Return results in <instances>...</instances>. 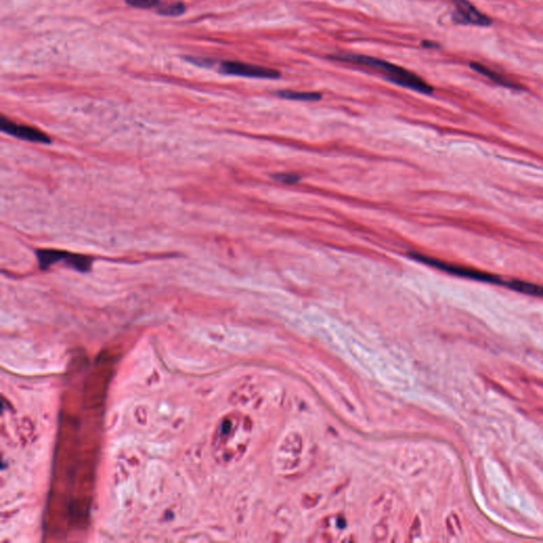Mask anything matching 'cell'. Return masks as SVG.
Returning <instances> with one entry per match:
<instances>
[{
    "label": "cell",
    "instance_id": "obj_1",
    "mask_svg": "<svg viewBox=\"0 0 543 543\" xmlns=\"http://www.w3.org/2000/svg\"><path fill=\"white\" fill-rule=\"evenodd\" d=\"M335 61L341 62L350 63V64L361 65L366 66L370 69H376L380 73H384L387 80L397 84L399 86L409 88V89L416 90L422 94H431L433 88L427 82L423 81L421 78L416 75L415 73L397 66V65L391 64L385 62L383 59H376V57H368V55H333Z\"/></svg>",
    "mask_w": 543,
    "mask_h": 543
},
{
    "label": "cell",
    "instance_id": "obj_2",
    "mask_svg": "<svg viewBox=\"0 0 543 543\" xmlns=\"http://www.w3.org/2000/svg\"><path fill=\"white\" fill-rule=\"evenodd\" d=\"M411 257L413 259L422 262V263L433 266V268L444 270L446 273L458 276V277L477 280V282H487V284H498V286H503L506 287V288H508V286H509V280L506 282V280H502L500 276L483 272V270H477V268H467V266H460V264L449 263V262L442 261V260L429 257L427 255H422V254L419 253H411Z\"/></svg>",
    "mask_w": 543,
    "mask_h": 543
},
{
    "label": "cell",
    "instance_id": "obj_3",
    "mask_svg": "<svg viewBox=\"0 0 543 543\" xmlns=\"http://www.w3.org/2000/svg\"><path fill=\"white\" fill-rule=\"evenodd\" d=\"M303 454V437L298 432H290L284 436L275 454L278 470L291 471L297 468Z\"/></svg>",
    "mask_w": 543,
    "mask_h": 543
},
{
    "label": "cell",
    "instance_id": "obj_4",
    "mask_svg": "<svg viewBox=\"0 0 543 543\" xmlns=\"http://www.w3.org/2000/svg\"><path fill=\"white\" fill-rule=\"evenodd\" d=\"M38 264L42 270H47L57 261H66L69 266H73L79 272H88L92 268L93 260L87 256L71 254L68 252L57 251V249H38L36 252Z\"/></svg>",
    "mask_w": 543,
    "mask_h": 543
},
{
    "label": "cell",
    "instance_id": "obj_5",
    "mask_svg": "<svg viewBox=\"0 0 543 543\" xmlns=\"http://www.w3.org/2000/svg\"><path fill=\"white\" fill-rule=\"evenodd\" d=\"M220 71L223 73H226V75L258 78V79H278L280 75V73L275 71V69L258 66V65L247 64V63L233 62V61L223 62L221 64Z\"/></svg>",
    "mask_w": 543,
    "mask_h": 543
},
{
    "label": "cell",
    "instance_id": "obj_6",
    "mask_svg": "<svg viewBox=\"0 0 543 543\" xmlns=\"http://www.w3.org/2000/svg\"><path fill=\"white\" fill-rule=\"evenodd\" d=\"M452 3L456 7L454 18L458 24L487 27L493 22L488 16L479 12L468 0H452Z\"/></svg>",
    "mask_w": 543,
    "mask_h": 543
},
{
    "label": "cell",
    "instance_id": "obj_7",
    "mask_svg": "<svg viewBox=\"0 0 543 543\" xmlns=\"http://www.w3.org/2000/svg\"><path fill=\"white\" fill-rule=\"evenodd\" d=\"M0 128L3 133H7V134L18 139H22V140L38 143H50V138L42 131L32 128V126H24V124H16L3 116L1 117Z\"/></svg>",
    "mask_w": 543,
    "mask_h": 543
},
{
    "label": "cell",
    "instance_id": "obj_8",
    "mask_svg": "<svg viewBox=\"0 0 543 543\" xmlns=\"http://www.w3.org/2000/svg\"><path fill=\"white\" fill-rule=\"evenodd\" d=\"M471 68L477 73H481L484 77L488 78L491 81L495 83L499 84V85L504 86V87L512 88V89H522L521 84L517 83V82L512 81V80L508 79V78L504 77L501 73H495V71H491L488 67L484 66V65L477 64V63H471Z\"/></svg>",
    "mask_w": 543,
    "mask_h": 543
},
{
    "label": "cell",
    "instance_id": "obj_9",
    "mask_svg": "<svg viewBox=\"0 0 543 543\" xmlns=\"http://www.w3.org/2000/svg\"><path fill=\"white\" fill-rule=\"evenodd\" d=\"M508 289L522 293V294L530 295V296L543 297V286L533 284V282H523V280H510Z\"/></svg>",
    "mask_w": 543,
    "mask_h": 543
},
{
    "label": "cell",
    "instance_id": "obj_10",
    "mask_svg": "<svg viewBox=\"0 0 543 543\" xmlns=\"http://www.w3.org/2000/svg\"><path fill=\"white\" fill-rule=\"evenodd\" d=\"M277 95L284 99L296 100V101H317L321 98V94L294 92V90H280Z\"/></svg>",
    "mask_w": 543,
    "mask_h": 543
},
{
    "label": "cell",
    "instance_id": "obj_11",
    "mask_svg": "<svg viewBox=\"0 0 543 543\" xmlns=\"http://www.w3.org/2000/svg\"><path fill=\"white\" fill-rule=\"evenodd\" d=\"M186 7L184 3H172V5L164 6V7L159 8L157 10L159 14L165 16H180L182 14L185 13Z\"/></svg>",
    "mask_w": 543,
    "mask_h": 543
},
{
    "label": "cell",
    "instance_id": "obj_12",
    "mask_svg": "<svg viewBox=\"0 0 543 543\" xmlns=\"http://www.w3.org/2000/svg\"><path fill=\"white\" fill-rule=\"evenodd\" d=\"M161 0H126V3L131 7L138 8V9H153V8H161L159 5ZM157 9V10H159Z\"/></svg>",
    "mask_w": 543,
    "mask_h": 543
},
{
    "label": "cell",
    "instance_id": "obj_13",
    "mask_svg": "<svg viewBox=\"0 0 543 543\" xmlns=\"http://www.w3.org/2000/svg\"><path fill=\"white\" fill-rule=\"evenodd\" d=\"M387 534H389L387 524L380 523L375 528L372 537L375 541H384L387 538Z\"/></svg>",
    "mask_w": 543,
    "mask_h": 543
},
{
    "label": "cell",
    "instance_id": "obj_14",
    "mask_svg": "<svg viewBox=\"0 0 543 543\" xmlns=\"http://www.w3.org/2000/svg\"><path fill=\"white\" fill-rule=\"evenodd\" d=\"M275 178L284 184H296L301 180V178L296 174H280V175L275 176Z\"/></svg>",
    "mask_w": 543,
    "mask_h": 543
}]
</instances>
